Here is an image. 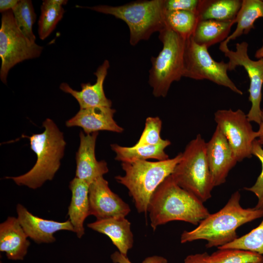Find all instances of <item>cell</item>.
Here are the masks:
<instances>
[{"label":"cell","instance_id":"5bb4252c","mask_svg":"<svg viewBox=\"0 0 263 263\" xmlns=\"http://www.w3.org/2000/svg\"><path fill=\"white\" fill-rule=\"evenodd\" d=\"M98 134V132L86 134L81 131L79 146L75 154V177L89 185L109 171L107 163L96 159L95 148Z\"/></svg>","mask_w":263,"mask_h":263},{"label":"cell","instance_id":"484cf974","mask_svg":"<svg viewBox=\"0 0 263 263\" xmlns=\"http://www.w3.org/2000/svg\"><path fill=\"white\" fill-rule=\"evenodd\" d=\"M167 25L186 39L190 38L198 22L197 14L187 11H165Z\"/></svg>","mask_w":263,"mask_h":263},{"label":"cell","instance_id":"ffe728a7","mask_svg":"<svg viewBox=\"0 0 263 263\" xmlns=\"http://www.w3.org/2000/svg\"><path fill=\"white\" fill-rule=\"evenodd\" d=\"M89 186L87 182L76 177L69 184L72 197L68 215L74 232L78 238H81L85 234L84 223L90 215Z\"/></svg>","mask_w":263,"mask_h":263},{"label":"cell","instance_id":"2e32d148","mask_svg":"<svg viewBox=\"0 0 263 263\" xmlns=\"http://www.w3.org/2000/svg\"><path fill=\"white\" fill-rule=\"evenodd\" d=\"M109 67V61L105 60L94 73L96 77V82L94 84L89 82L82 83L80 91L73 89L65 82L60 85L59 88L72 95L78 102L80 109L95 107H111L112 102L106 96L103 87Z\"/></svg>","mask_w":263,"mask_h":263},{"label":"cell","instance_id":"836d02e7","mask_svg":"<svg viewBox=\"0 0 263 263\" xmlns=\"http://www.w3.org/2000/svg\"><path fill=\"white\" fill-rule=\"evenodd\" d=\"M208 253L204 252L187 256L183 263H207L206 257Z\"/></svg>","mask_w":263,"mask_h":263},{"label":"cell","instance_id":"603a6c76","mask_svg":"<svg viewBox=\"0 0 263 263\" xmlns=\"http://www.w3.org/2000/svg\"><path fill=\"white\" fill-rule=\"evenodd\" d=\"M235 20L220 21L213 20L198 21L191 38L199 45L207 49L225 40L229 36Z\"/></svg>","mask_w":263,"mask_h":263},{"label":"cell","instance_id":"52a82bcc","mask_svg":"<svg viewBox=\"0 0 263 263\" xmlns=\"http://www.w3.org/2000/svg\"><path fill=\"white\" fill-rule=\"evenodd\" d=\"M163 48L156 57L151 58L149 83L157 97H165L171 84L183 77L186 40L167 25L159 32Z\"/></svg>","mask_w":263,"mask_h":263},{"label":"cell","instance_id":"ac0fdd59","mask_svg":"<svg viewBox=\"0 0 263 263\" xmlns=\"http://www.w3.org/2000/svg\"><path fill=\"white\" fill-rule=\"evenodd\" d=\"M17 218L8 217L0 225V250L10 260H22L30 243Z\"/></svg>","mask_w":263,"mask_h":263},{"label":"cell","instance_id":"83f0119b","mask_svg":"<svg viewBox=\"0 0 263 263\" xmlns=\"http://www.w3.org/2000/svg\"><path fill=\"white\" fill-rule=\"evenodd\" d=\"M17 26L23 35L31 42H35L36 36L33 26L36 15L30 0H20L12 10Z\"/></svg>","mask_w":263,"mask_h":263},{"label":"cell","instance_id":"8992f818","mask_svg":"<svg viewBox=\"0 0 263 263\" xmlns=\"http://www.w3.org/2000/svg\"><path fill=\"white\" fill-rule=\"evenodd\" d=\"M181 188L203 203L211 197L214 188L207 156V143L200 134L186 146L170 175Z\"/></svg>","mask_w":263,"mask_h":263},{"label":"cell","instance_id":"44dd1931","mask_svg":"<svg viewBox=\"0 0 263 263\" xmlns=\"http://www.w3.org/2000/svg\"><path fill=\"white\" fill-rule=\"evenodd\" d=\"M260 18H263V0H242L241 7L235 19L236 28L233 33L220 43L219 49L223 52L228 48L227 44L230 40L243 34H248L254 28L256 20Z\"/></svg>","mask_w":263,"mask_h":263},{"label":"cell","instance_id":"d6986e66","mask_svg":"<svg viewBox=\"0 0 263 263\" xmlns=\"http://www.w3.org/2000/svg\"><path fill=\"white\" fill-rule=\"evenodd\" d=\"M90 228L107 235L122 254L127 256L132 248L133 236L131 223L125 217H120L96 221L87 224Z\"/></svg>","mask_w":263,"mask_h":263},{"label":"cell","instance_id":"9a60e30c","mask_svg":"<svg viewBox=\"0 0 263 263\" xmlns=\"http://www.w3.org/2000/svg\"><path fill=\"white\" fill-rule=\"evenodd\" d=\"M17 218L26 234L36 243L54 242V234L59 230L74 232L69 220L60 222L42 219L35 216L19 204L17 205Z\"/></svg>","mask_w":263,"mask_h":263},{"label":"cell","instance_id":"4316f807","mask_svg":"<svg viewBox=\"0 0 263 263\" xmlns=\"http://www.w3.org/2000/svg\"><path fill=\"white\" fill-rule=\"evenodd\" d=\"M207 263H263V255L240 249H218L206 257Z\"/></svg>","mask_w":263,"mask_h":263},{"label":"cell","instance_id":"5b68a950","mask_svg":"<svg viewBox=\"0 0 263 263\" xmlns=\"http://www.w3.org/2000/svg\"><path fill=\"white\" fill-rule=\"evenodd\" d=\"M165 1L138 0L115 6L76 7L111 15L123 20L130 30V43L134 46L142 40H148L153 33H159L166 27Z\"/></svg>","mask_w":263,"mask_h":263},{"label":"cell","instance_id":"8fae6325","mask_svg":"<svg viewBox=\"0 0 263 263\" xmlns=\"http://www.w3.org/2000/svg\"><path fill=\"white\" fill-rule=\"evenodd\" d=\"M248 44L245 41L237 43L235 51L228 48L222 52L228 58L229 70H235L237 66H242L246 71L250 80L248 100L251 107L246 114L250 122L260 124L261 121V103L263 85V58L258 60L251 59L248 55Z\"/></svg>","mask_w":263,"mask_h":263},{"label":"cell","instance_id":"d4e9b609","mask_svg":"<svg viewBox=\"0 0 263 263\" xmlns=\"http://www.w3.org/2000/svg\"><path fill=\"white\" fill-rule=\"evenodd\" d=\"M67 2L65 0H43L38 22V35L41 39L46 38L55 29L65 12L62 5Z\"/></svg>","mask_w":263,"mask_h":263},{"label":"cell","instance_id":"e575fe53","mask_svg":"<svg viewBox=\"0 0 263 263\" xmlns=\"http://www.w3.org/2000/svg\"><path fill=\"white\" fill-rule=\"evenodd\" d=\"M19 0H0V12L3 13L12 10L18 3Z\"/></svg>","mask_w":263,"mask_h":263},{"label":"cell","instance_id":"30bf717a","mask_svg":"<svg viewBox=\"0 0 263 263\" xmlns=\"http://www.w3.org/2000/svg\"><path fill=\"white\" fill-rule=\"evenodd\" d=\"M214 119L238 162L251 158L253 144L258 137V132L253 130L247 115L241 109H222L214 113Z\"/></svg>","mask_w":263,"mask_h":263},{"label":"cell","instance_id":"d590c367","mask_svg":"<svg viewBox=\"0 0 263 263\" xmlns=\"http://www.w3.org/2000/svg\"><path fill=\"white\" fill-rule=\"evenodd\" d=\"M258 137L257 139L258 142L263 147V110H262L261 121L259 124Z\"/></svg>","mask_w":263,"mask_h":263},{"label":"cell","instance_id":"277c9868","mask_svg":"<svg viewBox=\"0 0 263 263\" xmlns=\"http://www.w3.org/2000/svg\"><path fill=\"white\" fill-rule=\"evenodd\" d=\"M182 153L172 158L155 162L136 160L121 163L125 172L115 179L129 190L139 213L148 212L150 198L159 186L173 171Z\"/></svg>","mask_w":263,"mask_h":263},{"label":"cell","instance_id":"f1b7e54d","mask_svg":"<svg viewBox=\"0 0 263 263\" xmlns=\"http://www.w3.org/2000/svg\"><path fill=\"white\" fill-rule=\"evenodd\" d=\"M236 248L263 255V220L256 228L218 249Z\"/></svg>","mask_w":263,"mask_h":263},{"label":"cell","instance_id":"9c48e42d","mask_svg":"<svg viewBox=\"0 0 263 263\" xmlns=\"http://www.w3.org/2000/svg\"><path fill=\"white\" fill-rule=\"evenodd\" d=\"M228 71L227 62L213 59L208 49L196 44L191 37L186 40L183 77L197 80H208L242 95L243 92L229 78Z\"/></svg>","mask_w":263,"mask_h":263},{"label":"cell","instance_id":"3957f363","mask_svg":"<svg viewBox=\"0 0 263 263\" xmlns=\"http://www.w3.org/2000/svg\"><path fill=\"white\" fill-rule=\"evenodd\" d=\"M42 126L44 130L42 133L24 136L29 139L31 149L37 155L34 166L25 174L6 177L19 186L39 188L52 180L60 168L66 145L63 133L50 118L44 120Z\"/></svg>","mask_w":263,"mask_h":263},{"label":"cell","instance_id":"7a4b0ae2","mask_svg":"<svg viewBox=\"0 0 263 263\" xmlns=\"http://www.w3.org/2000/svg\"><path fill=\"white\" fill-rule=\"evenodd\" d=\"M204 203L181 188L168 176L157 188L150 200L148 212L153 230L173 221L198 225L210 213Z\"/></svg>","mask_w":263,"mask_h":263},{"label":"cell","instance_id":"8d00e7d4","mask_svg":"<svg viewBox=\"0 0 263 263\" xmlns=\"http://www.w3.org/2000/svg\"><path fill=\"white\" fill-rule=\"evenodd\" d=\"M262 42L263 44L262 46L256 51L255 54V57L259 59L263 58V38L262 40Z\"/></svg>","mask_w":263,"mask_h":263},{"label":"cell","instance_id":"6da1fadb","mask_svg":"<svg viewBox=\"0 0 263 263\" xmlns=\"http://www.w3.org/2000/svg\"><path fill=\"white\" fill-rule=\"evenodd\" d=\"M240 199V192H234L222 208L209 214L193 230L184 231L181 243L204 240L207 241V248H218L235 240L238 237L236 232L238 227L263 217V210L255 207L243 208Z\"/></svg>","mask_w":263,"mask_h":263},{"label":"cell","instance_id":"ba28073f","mask_svg":"<svg viewBox=\"0 0 263 263\" xmlns=\"http://www.w3.org/2000/svg\"><path fill=\"white\" fill-rule=\"evenodd\" d=\"M43 47L30 41L17 26L12 10L2 13L0 28V78L4 84L10 70L24 60L38 57Z\"/></svg>","mask_w":263,"mask_h":263},{"label":"cell","instance_id":"74e56055","mask_svg":"<svg viewBox=\"0 0 263 263\" xmlns=\"http://www.w3.org/2000/svg\"></svg>","mask_w":263,"mask_h":263},{"label":"cell","instance_id":"f546056e","mask_svg":"<svg viewBox=\"0 0 263 263\" xmlns=\"http://www.w3.org/2000/svg\"><path fill=\"white\" fill-rule=\"evenodd\" d=\"M162 125V121L159 117H148L141 135L134 146L156 145L164 142L166 139H162L160 137Z\"/></svg>","mask_w":263,"mask_h":263},{"label":"cell","instance_id":"4dcf8cb0","mask_svg":"<svg viewBox=\"0 0 263 263\" xmlns=\"http://www.w3.org/2000/svg\"><path fill=\"white\" fill-rule=\"evenodd\" d=\"M252 155L256 156L262 164V171L255 184L251 187H245L246 190L254 193L258 198V202L255 207L263 210V148L255 140L253 144Z\"/></svg>","mask_w":263,"mask_h":263},{"label":"cell","instance_id":"e0dca14e","mask_svg":"<svg viewBox=\"0 0 263 263\" xmlns=\"http://www.w3.org/2000/svg\"><path fill=\"white\" fill-rule=\"evenodd\" d=\"M115 112L111 107H106L80 109L75 116L66 122V126L81 127L86 134L101 131L121 133L124 129L113 119Z\"/></svg>","mask_w":263,"mask_h":263},{"label":"cell","instance_id":"7c38bea8","mask_svg":"<svg viewBox=\"0 0 263 263\" xmlns=\"http://www.w3.org/2000/svg\"><path fill=\"white\" fill-rule=\"evenodd\" d=\"M89 199L90 215L96 220L125 217L131 211L129 205L111 190L103 176L90 185Z\"/></svg>","mask_w":263,"mask_h":263},{"label":"cell","instance_id":"1f68e13d","mask_svg":"<svg viewBox=\"0 0 263 263\" xmlns=\"http://www.w3.org/2000/svg\"><path fill=\"white\" fill-rule=\"evenodd\" d=\"M199 0H165V11H187L197 14Z\"/></svg>","mask_w":263,"mask_h":263},{"label":"cell","instance_id":"d6a6232c","mask_svg":"<svg viewBox=\"0 0 263 263\" xmlns=\"http://www.w3.org/2000/svg\"><path fill=\"white\" fill-rule=\"evenodd\" d=\"M114 263H132L127 256H126L119 251H115L111 256ZM168 260L164 257L154 255L146 258L142 263H168Z\"/></svg>","mask_w":263,"mask_h":263},{"label":"cell","instance_id":"cb8c5ba5","mask_svg":"<svg viewBox=\"0 0 263 263\" xmlns=\"http://www.w3.org/2000/svg\"><path fill=\"white\" fill-rule=\"evenodd\" d=\"M171 144L169 140L156 145L123 147L117 144L111 145V149L115 153V159L122 162L155 159L162 161L169 158L165 149Z\"/></svg>","mask_w":263,"mask_h":263},{"label":"cell","instance_id":"4fadbf2b","mask_svg":"<svg viewBox=\"0 0 263 263\" xmlns=\"http://www.w3.org/2000/svg\"><path fill=\"white\" fill-rule=\"evenodd\" d=\"M207 156L214 187L225 183L229 171L238 161L217 126L207 142Z\"/></svg>","mask_w":263,"mask_h":263},{"label":"cell","instance_id":"7402d4cb","mask_svg":"<svg viewBox=\"0 0 263 263\" xmlns=\"http://www.w3.org/2000/svg\"><path fill=\"white\" fill-rule=\"evenodd\" d=\"M242 0H199L197 11L198 21L235 20Z\"/></svg>","mask_w":263,"mask_h":263}]
</instances>
